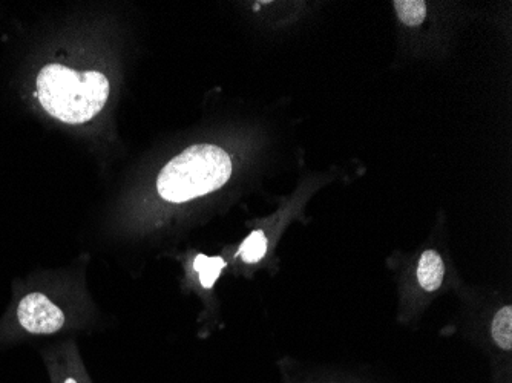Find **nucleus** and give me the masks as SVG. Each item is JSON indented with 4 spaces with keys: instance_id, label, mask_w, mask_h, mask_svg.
Here are the masks:
<instances>
[{
    "instance_id": "obj_2",
    "label": "nucleus",
    "mask_w": 512,
    "mask_h": 383,
    "mask_svg": "<svg viewBox=\"0 0 512 383\" xmlns=\"http://www.w3.org/2000/svg\"><path fill=\"white\" fill-rule=\"evenodd\" d=\"M232 175V160L214 145H195L172 158L158 175L160 197L186 203L223 187Z\"/></svg>"
},
{
    "instance_id": "obj_4",
    "label": "nucleus",
    "mask_w": 512,
    "mask_h": 383,
    "mask_svg": "<svg viewBox=\"0 0 512 383\" xmlns=\"http://www.w3.org/2000/svg\"><path fill=\"white\" fill-rule=\"evenodd\" d=\"M445 275L444 261L436 250H425L417 266V279L425 292H436Z\"/></svg>"
},
{
    "instance_id": "obj_5",
    "label": "nucleus",
    "mask_w": 512,
    "mask_h": 383,
    "mask_svg": "<svg viewBox=\"0 0 512 383\" xmlns=\"http://www.w3.org/2000/svg\"><path fill=\"white\" fill-rule=\"evenodd\" d=\"M226 266L227 262L221 256H207L203 253L195 256L192 262L194 272L198 275V282L204 290L214 289L215 282L218 281Z\"/></svg>"
},
{
    "instance_id": "obj_3",
    "label": "nucleus",
    "mask_w": 512,
    "mask_h": 383,
    "mask_svg": "<svg viewBox=\"0 0 512 383\" xmlns=\"http://www.w3.org/2000/svg\"><path fill=\"white\" fill-rule=\"evenodd\" d=\"M42 361L50 383H94L74 341L45 348Z\"/></svg>"
},
{
    "instance_id": "obj_1",
    "label": "nucleus",
    "mask_w": 512,
    "mask_h": 383,
    "mask_svg": "<svg viewBox=\"0 0 512 383\" xmlns=\"http://www.w3.org/2000/svg\"><path fill=\"white\" fill-rule=\"evenodd\" d=\"M36 88L42 108L68 125L92 120L109 97V82L102 73H80L62 65H46L37 76Z\"/></svg>"
},
{
    "instance_id": "obj_8",
    "label": "nucleus",
    "mask_w": 512,
    "mask_h": 383,
    "mask_svg": "<svg viewBox=\"0 0 512 383\" xmlns=\"http://www.w3.org/2000/svg\"><path fill=\"white\" fill-rule=\"evenodd\" d=\"M393 5L399 20L407 27H419L427 17V4L424 0H394Z\"/></svg>"
},
{
    "instance_id": "obj_6",
    "label": "nucleus",
    "mask_w": 512,
    "mask_h": 383,
    "mask_svg": "<svg viewBox=\"0 0 512 383\" xmlns=\"http://www.w3.org/2000/svg\"><path fill=\"white\" fill-rule=\"evenodd\" d=\"M267 249H269V239H267L266 233L261 229H256L244 239L237 256L246 264H256V262L263 261L264 256L267 255Z\"/></svg>"
},
{
    "instance_id": "obj_7",
    "label": "nucleus",
    "mask_w": 512,
    "mask_h": 383,
    "mask_svg": "<svg viewBox=\"0 0 512 383\" xmlns=\"http://www.w3.org/2000/svg\"><path fill=\"white\" fill-rule=\"evenodd\" d=\"M494 342L499 345L502 350L509 351L512 348V308L503 307L497 311L493 319V327H491Z\"/></svg>"
}]
</instances>
